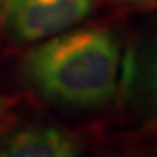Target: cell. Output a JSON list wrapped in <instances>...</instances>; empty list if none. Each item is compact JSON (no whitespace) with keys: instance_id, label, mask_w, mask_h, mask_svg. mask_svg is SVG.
Segmentation results:
<instances>
[{"instance_id":"cell-5","label":"cell","mask_w":157,"mask_h":157,"mask_svg":"<svg viewBox=\"0 0 157 157\" xmlns=\"http://www.w3.org/2000/svg\"><path fill=\"white\" fill-rule=\"evenodd\" d=\"M117 2L128 7H135V9H150L157 6V0H117Z\"/></svg>"},{"instance_id":"cell-4","label":"cell","mask_w":157,"mask_h":157,"mask_svg":"<svg viewBox=\"0 0 157 157\" xmlns=\"http://www.w3.org/2000/svg\"><path fill=\"white\" fill-rule=\"evenodd\" d=\"M150 93L154 98V103L157 107V47L152 58V65H150Z\"/></svg>"},{"instance_id":"cell-2","label":"cell","mask_w":157,"mask_h":157,"mask_svg":"<svg viewBox=\"0 0 157 157\" xmlns=\"http://www.w3.org/2000/svg\"><path fill=\"white\" fill-rule=\"evenodd\" d=\"M93 0H9L4 17L19 42H35L75 26L89 16Z\"/></svg>"},{"instance_id":"cell-6","label":"cell","mask_w":157,"mask_h":157,"mask_svg":"<svg viewBox=\"0 0 157 157\" xmlns=\"http://www.w3.org/2000/svg\"><path fill=\"white\" fill-rule=\"evenodd\" d=\"M7 4H9V0H0V14H4V12H6Z\"/></svg>"},{"instance_id":"cell-1","label":"cell","mask_w":157,"mask_h":157,"mask_svg":"<svg viewBox=\"0 0 157 157\" xmlns=\"http://www.w3.org/2000/svg\"><path fill=\"white\" fill-rule=\"evenodd\" d=\"M121 51L112 32L80 28L32 49L25 61L30 84L45 100L73 108H101L117 91Z\"/></svg>"},{"instance_id":"cell-3","label":"cell","mask_w":157,"mask_h":157,"mask_svg":"<svg viewBox=\"0 0 157 157\" xmlns=\"http://www.w3.org/2000/svg\"><path fill=\"white\" fill-rule=\"evenodd\" d=\"M73 135L51 126H25L0 138V157H78Z\"/></svg>"},{"instance_id":"cell-7","label":"cell","mask_w":157,"mask_h":157,"mask_svg":"<svg viewBox=\"0 0 157 157\" xmlns=\"http://www.w3.org/2000/svg\"><path fill=\"white\" fill-rule=\"evenodd\" d=\"M4 112V100H2V96H0V115Z\"/></svg>"}]
</instances>
